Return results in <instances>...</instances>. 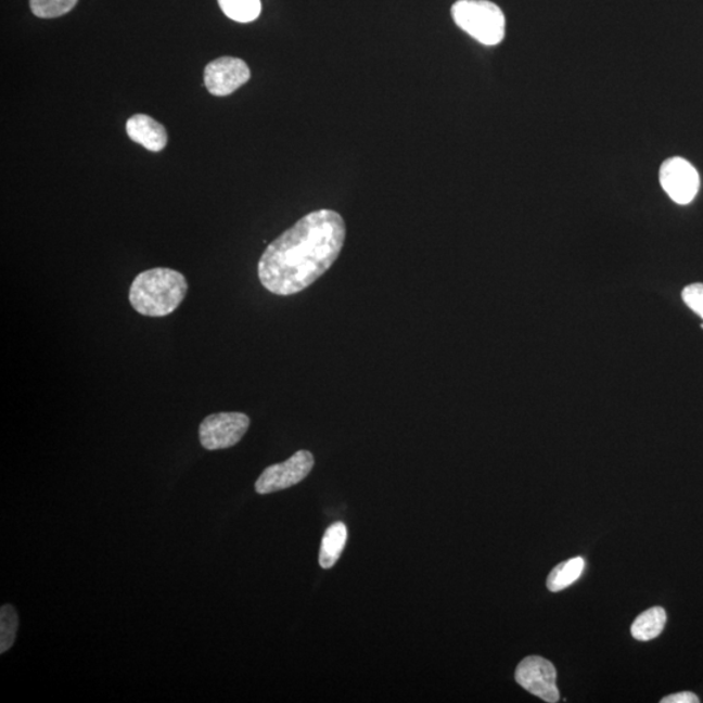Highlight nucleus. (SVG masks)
Masks as SVG:
<instances>
[{
	"label": "nucleus",
	"mask_w": 703,
	"mask_h": 703,
	"mask_svg": "<svg viewBox=\"0 0 703 703\" xmlns=\"http://www.w3.org/2000/svg\"><path fill=\"white\" fill-rule=\"evenodd\" d=\"M345 237L341 214L322 208L305 215L267 245L258 263L260 284L278 296L303 292L335 264Z\"/></svg>",
	"instance_id": "f257e3e1"
},
{
	"label": "nucleus",
	"mask_w": 703,
	"mask_h": 703,
	"mask_svg": "<svg viewBox=\"0 0 703 703\" xmlns=\"http://www.w3.org/2000/svg\"><path fill=\"white\" fill-rule=\"evenodd\" d=\"M188 289L187 279L181 272L155 267L135 278L129 289V303L141 316L162 318L179 308Z\"/></svg>",
	"instance_id": "f03ea898"
},
{
	"label": "nucleus",
	"mask_w": 703,
	"mask_h": 703,
	"mask_svg": "<svg viewBox=\"0 0 703 703\" xmlns=\"http://www.w3.org/2000/svg\"><path fill=\"white\" fill-rule=\"evenodd\" d=\"M452 18L460 29L485 46H495L506 36L503 11L488 0H458L451 9Z\"/></svg>",
	"instance_id": "7ed1b4c3"
},
{
	"label": "nucleus",
	"mask_w": 703,
	"mask_h": 703,
	"mask_svg": "<svg viewBox=\"0 0 703 703\" xmlns=\"http://www.w3.org/2000/svg\"><path fill=\"white\" fill-rule=\"evenodd\" d=\"M250 426L251 419L245 413L221 412L207 416L199 430L201 446L208 451L231 448L244 438Z\"/></svg>",
	"instance_id": "20e7f679"
},
{
	"label": "nucleus",
	"mask_w": 703,
	"mask_h": 703,
	"mask_svg": "<svg viewBox=\"0 0 703 703\" xmlns=\"http://www.w3.org/2000/svg\"><path fill=\"white\" fill-rule=\"evenodd\" d=\"M315 466V456L302 449L280 464L265 469L256 482V491L260 495L285 490L308 477Z\"/></svg>",
	"instance_id": "39448f33"
},
{
	"label": "nucleus",
	"mask_w": 703,
	"mask_h": 703,
	"mask_svg": "<svg viewBox=\"0 0 703 703\" xmlns=\"http://www.w3.org/2000/svg\"><path fill=\"white\" fill-rule=\"evenodd\" d=\"M663 191L679 205H688L700 191V175L692 163L680 156L663 162L660 169Z\"/></svg>",
	"instance_id": "423d86ee"
},
{
	"label": "nucleus",
	"mask_w": 703,
	"mask_h": 703,
	"mask_svg": "<svg viewBox=\"0 0 703 703\" xmlns=\"http://www.w3.org/2000/svg\"><path fill=\"white\" fill-rule=\"evenodd\" d=\"M516 681L527 692L537 695L538 699L546 702L555 703L559 701V690L557 687V669L553 664L542 656H526L521 661L517 668Z\"/></svg>",
	"instance_id": "0eeeda50"
},
{
	"label": "nucleus",
	"mask_w": 703,
	"mask_h": 703,
	"mask_svg": "<svg viewBox=\"0 0 703 703\" xmlns=\"http://www.w3.org/2000/svg\"><path fill=\"white\" fill-rule=\"evenodd\" d=\"M251 69L244 61L233 56H221L206 65L205 87L215 97H227L250 81Z\"/></svg>",
	"instance_id": "6e6552de"
},
{
	"label": "nucleus",
	"mask_w": 703,
	"mask_h": 703,
	"mask_svg": "<svg viewBox=\"0 0 703 703\" xmlns=\"http://www.w3.org/2000/svg\"><path fill=\"white\" fill-rule=\"evenodd\" d=\"M126 128L129 139L140 143L149 152H162L167 145L168 135L165 126L152 116L145 114L130 116Z\"/></svg>",
	"instance_id": "1a4fd4ad"
},
{
	"label": "nucleus",
	"mask_w": 703,
	"mask_h": 703,
	"mask_svg": "<svg viewBox=\"0 0 703 703\" xmlns=\"http://www.w3.org/2000/svg\"><path fill=\"white\" fill-rule=\"evenodd\" d=\"M347 526L341 521L328 527L322 538L321 550H319V564L322 568L330 570L336 564L345 544H347Z\"/></svg>",
	"instance_id": "9d476101"
},
{
	"label": "nucleus",
	"mask_w": 703,
	"mask_h": 703,
	"mask_svg": "<svg viewBox=\"0 0 703 703\" xmlns=\"http://www.w3.org/2000/svg\"><path fill=\"white\" fill-rule=\"evenodd\" d=\"M667 614L662 608L642 612L631 624V636L638 641H650L660 636L666 627Z\"/></svg>",
	"instance_id": "9b49d317"
},
{
	"label": "nucleus",
	"mask_w": 703,
	"mask_h": 703,
	"mask_svg": "<svg viewBox=\"0 0 703 703\" xmlns=\"http://www.w3.org/2000/svg\"><path fill=\"white\" fill-rule=\"evenodd\" d=\"M584 568L585 560L583 558L577 557L565 560V562L557 565L547 577V589L558 592L568 588L581 577Z\"/></svg>",
	"instance_id": "f8f14e48"
},
{
	"label": "nucleus",
	"mask_w": 703,
	"mask_h": 703,
	"mask_svg": "<svg viewBox=\"0 0 703 703\" xmlns=\"http://www.w3.org/2000/svg\"><path fill=\"white\" fill-rule=\"evenodd\" d=\"M218 3L228 18L241 24L254 22L263 10L260 0H218Z\"/></svg>",
	"instance_id": "ddd939ff"
},
{
	"label": "nucleus",
	"mask_w": 703,
	"mask_h": 703,
	"mask_svg": "<svg viewBox=\"0 0 703 703\" xmlns=\"http://www.w3.org/2000/svg\"><path fill=\"white\" fill-rule=\"evenodd\" d=\"M18 628L17 612L11 604H3L0 609V654L9 651L16 641Z\"/></svg>",
	"instance_id": "4468645a"
},
{
	"label": "nucleus",
	"mask_w": 703,
	"mask_h": 703,
	"mask_svg": "<svg viewBox=\"0 0 703 703\" xmlns=\"http://www.w3.org/2000/svg\"><path fill=\"white\" fill-rule=\"evenodd\" d=\"M78 0H30L31 12L37 17L55 18L75 9Z\"/></svg>",
	"instance_id": "2eb2a0df"
},
{
	"label": "nucleus",
	"mask_w": 703,
	"mask_h": 703,
	"mask_svg": "<svg viewBox=\"0 0 703 703\" xmlns=\"http://www.w3.org/2000/svg\"><path fill=\"white\" fill-rule=\"evenodd\" d=\"M682 299L695 315L703 319V283H694L682 291Z\"/></svg>",
	"instance_id": "dca6fc26"
},
{
	"label": "nucleus",
	"mask_w": 703,
	"mask_h": 703,
	"mask_svg": "<svg viewBox=\"0 0 703 703\" xmlns=\"http://www.w3.org/2000/svg\"><path fill=\"white\" fill-rule=\"evenodd\" d=\"M700 699L692 692H681L664 696L661 703H699Z\"/></svg>",
	"instance_id": "f3484780"
},
{
	"label": "nucleus",
	"mask_w": 703,
	"mask_h": 703,
	"mask_svg": "<svg viewBox=\"0 0 703 703\" xmlns=\"http://www.w3.org/2000/svg\"><path fill=\"white\" fill-rule=\"evenodd\" d=\"M701 328L703 329V324L701 325Z\"/></svg>",
	"instance_id": "a211bd4d"
}]
</instances>
